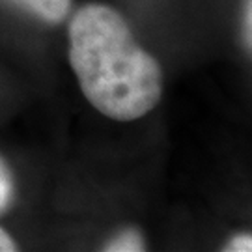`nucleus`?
I'll list each match as a JSON object with an SVG mask.
<instances>
[{
    "label": "nucleus",
    "instance_id": "7",
    "mask_svg": "<svg viewBox=\"0 0 252 252\" xmlns=\"http://www.w3.org/2000/svg\"><path fill=\"white\" fill-rule=\"evenodd\" d=\"M251 2H249V4H247V19H245V25H243V27H245V39H247V45H249V47H251V39H252V37H251V25H252V23H251V21H252V19H251Z\"/></svg>",
    "mask_w": 252,
    "mask_h": 252
},
{
    "label": "nucleus",
    "instance_id": "2",
    "mask_svg": "<svg viewBox=\"0 0 252 252\" xmlns=\"http://www.w3.org/2000/svg\"><path fill=\"white\" fill-rule=\"evenodd\" d=\"M13 2L49 23L62 21L69 11V0H13Z\"/></svg>",
    "mask_w": 252,
    "mask_h": 252
},
{
    "label": "nucleus",
    "instance_id": "4",
    "mask_svg": "<svg viewBox=\"0 0 252 252\" xmlns=\"http://www.w3.org/2000/svg\"><path fill=\"white\" fill-rule=\"evenodd\" d=\"M9 196H11V176L6 164L0 161V211L8 206Z\"/></svg>",
    "mask_w": 252,
    "mask_h": 252
},
{
    "label": "nucleus",
    "instance_id": "6",
    "mask_svg": "<svg viewBox=\"0 0 252 252\" xmlns=\"http://www.w3.org/2000/svg\"><path fill=\"white\" fill-rule=\"evenodd\" d=\"M13 251H17L15 241L9 237L8 232H4V230L0 228V252H13Z\"/></svg>",
    "mask_w": 252,
    "mask_h": 252
},
{
    "label": "nucleus",
    "instance_id": "3",
    "mask_svg": "<svg viewBox=\"0 0 252 252\" xmlns=\"http://www.w3.org/2000/svg\"><path fill=\"white\" fill-rule=\"evenodd\" d=\"M105 251L110 252H135V251H144V241L142 235L136 230H126L122 234L114 237L112 241H108Z\"/></svg>",
    "mask_w": 252,
    "mask_h": 252
},
{
    "label": "nucleus",
    "instance_id": "1",
    "mask_svg": "<svg viewBox=\"0 0 252 252\" xmlns=\"http://www.w3.org/2000/svg\"><path fill=\"white\" fill-rule=\"evenodd\" d=\"M69 62L84 97L107 118L133 122L161 99L159 63L136 43L126 19L108 6L88 4L75 13Z\"/></svg>",
    "mask_w": 252,
    "mask_h": 252
},
{
    "label": "nucleus",
    "instance_id": "5",
    "mask_svg": "<svg viewBox=\"0 0 252 252\" xmlns=\"http://www.w3.org/2000/svg\"><path fill=\"white\" fill-rule=\"evenodd\" d=\"M226 251H232V252H251L252 251V239L249 234H241V235H235L234 239L228 243Z\"/></svg>",
    "mask_w": 252,
    "mask_h": 252
}]
</instances>
